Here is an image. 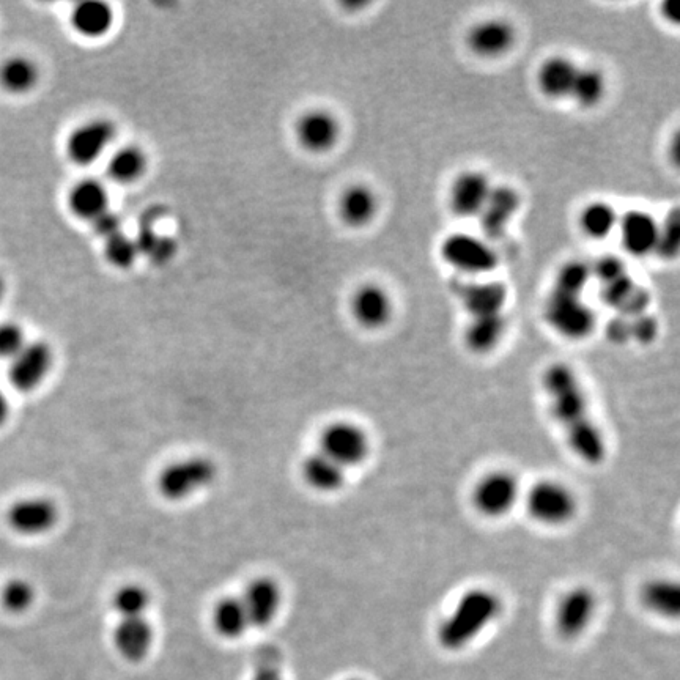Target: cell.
<instances>
[{
    "mask_svg": "<svg viewBox=\"0 0 680 680\" xmlns=\"http://www.w3.org/2000/svg\"><path fill=\"white\" fill-rule=\"evenodd\" d=\"M542 389L551 418L580 462L600 466L608 457V441L595 421L588 392L573 367L555 363L542 375Z\"/></svg>",
    "mask_w": 680,
    "mask_h": 680,
    "instance_id": "1",
    "label": "cell"
},
{
    "mask_svg": "<svg viewBox=\"0 0 680 680\" xmlns=\"http://www.w3.org/2000/svg\"><path fill=\"white\" fill-rule=\"evenodd\" d=\"M503 610V599L493 589H466L437 625L438 646L451 654L465 651L501 618Z\"/></svg>",
    "mask_w": 680,
    "mask_h": 680,
    "instance_id": "2",
    "label": "cell"
},
{
    "mask_svg": "<svg viewBox=\"0 0 680 680\" xmlns=\"http://www.w3.org/2000/svg\"><path fill=\"white\" fill-rule=\"evenodd\" d=\"M522 506L528 518L548 529L566 528L580 514L577 492L555 477H544L525 488Z\"/></svg>",
    "mask_w": 680,
    "mask_h": 680,
    "instance_id": "3",
    "label": "cell"
},
{
    "mask_svg": "<svg viewBox=\"0 0 680 680\" xmlns=\"http://www.w3.org/2000/svg\"><path fill=\"white\" fill-rule=\"evenodd\" d=\"M522 482L507 468L485 471L477 477L470 492V503L479 517L503 520L522 504Z\"/></svg>",
    "mask_w": 680,
    "mask_h": 680,
    "instance_id": "4",
    "label": "cell"
},
{
    "mask_svg": "<svg viewBox=\"0 0 680 680\" xmlns=\"http://www.w3.org/2000/svg\"><path fill=\"white\" fill-rule=\"evenodd\" d=\"M218 466L202 455L175 460L164 466L156 477V487L169 501H185L215 484Z\"/></svg>",
    "mask_w": 680,
    "mask_h": 680,
    "instance_id": "5",
    "label": "cell"
},
{
    "mask_svg": "<svg viewBox=\"0 0 680 680\" xmlns=\"http://www.w3.org/2000/svg\"><path fill=\"white\" fill-rule=\"evenodd\" d=\"M318 452L342 466L345 471L358 468L372 454V438L363 425L353 421L329 422L318 438Z\"/></svg>",
    "mask_w": 680,
    "mask_h": 680,
    "instance_id": "6",
    "label": "cell"
},
{
    "mask_svg": "<svg viewBox=\"0 0 680 680\" xmlns=\"http://www.w3.org/2000/svg\"><path fill=\"white\" fill-rule=\"evenodd\" d=\"M599 611V595L588 584H575L562 592L556 602V633L562 640L575 641L591 629Z\"/></svg>",
    "mask_w": 680,
    "mask_h": 680,
    "instance_id": "7",
    "label": "cell"
},
{
    "mask_svg": "<svg viewBox=\"0 0 680 680\" xmlns=\"http://www.w3.org/2000/svg\"><path fill=\"white\" fill-rule=\"evenodd\" d=\"M548 325L569 340H583L591 336L595 328V314L581 296L553 290L545 304Z\"/></svg>",
    "mask_w": 680,
    "mask_h": 680,
    "instance_id": "8",
    "label": "cell"
},
{
    "mask_svg": "<svg viewBox=\"0 0 680 680\" xmlns=\"http://www.w3.org/2000/svg\"><path fill=\"white\" fill-rule=\"evenodd\" d=\"M441 255L455 270L466 274H488L498 267L495 249L470 233H452L441 244Z\"/></svg>",
    "mask_w": 680,
    "mask_h": 680,
    "instance_id": "9",
    "label": "cell"
},
{
    "mask_svg": "<svg viewBox=\"0 0 680 680\" xmlns=\"http://www.w3.org/2000/svg\"><path fill=\"white\" fill-rule=\"evenodd\" d=\"M117 136V126L106 119H95L79 125L67 141L68 158L78 166H90L108 152Z\"/></svg>",
    "mask_w": 680,
    "mask_h": 680,
    "instance_id": "10",
    "label": "cell"
},
{
    "mask_svg": "<svg viewBox=\"0 0 680 680\" xmlns=\"http://www.w3.org/2000/svg\"><path fill=\"white\" fill-rule=\"evenodd\" d=\"M54 363V353L46 342H27L23 350L10 361L8 378L18 391L30 392L46 380Z\"/></svg>",
    "mask_w": 680,
    "mask_h": 680,
    "instance_id": "11",
    "label": "cell"
},
{
    "mask_svg": "<svg viewBox=\"0 0 680 680\" xmlns=\"http://www.w3.org/2000/svg\"><path fill=\"white\" fill-rule=\"evenodd\" d=\"M7 522L15 533L41 536L57 525L59 509L46 498L19 499L8 509Z\"/></svg>",
    "mask_w": 680,
    "mask_h": 680,
    "instance_id": "12",
    "label": "cell"
},
{
    "mask_svg": "<svg viewBox=\"0 0 680 680\" xmlns=\"http://www.w3.org/2000/svg\"><path fill=\"white\" fill-rule=\"evenodd\" d=\"M492 183L479 170H466L452 182L449 189V207L459 218H474L481 215L492 193Z\"/></svg>",
    "mask_w": 680,
    "mask_h": 680,
    "instance_id": "13",
    "label": "cell"
},
{
    "mask_svg": "<svg viewBox=\"0 0 680 680\" xmlns=\"http://www.w3.org/2000/svg\"><path fill=\"white\" fill-rule=\"evenodd\" d=\"M296 139L311 153H326L339 142V120L331 112L312 109L304 112L295 125Z\"/></svg>",
    "mask_w": 680,
    "mask_h": 680,
    "instance_id": "14",
    "label": "cell"
},
{
    "mask_svg": "<svg viewBox=\"0 0 680 680\" xmlns=\"http://www.w3.org/2000/svg\"><path fill=\"white\" fill-rule=\"evenodd\" d=\"M240 599L248 613L251 627H267L281 610L282 591L278 581L273 578H254L249 581Z\"/></svg>",
    "mask_w": 680,
    "mask_h": 680,
    "instance_id": "15",
    "label": "cell"
},
{
    "mask_svg": "<svg viewBox=\"0 0 680 680\" xmlns=\"http://www.w3.org/2000/svg\"><path fill=\"white\" fill-rule=\"evenodd\" d=\"M520 208V196L510 186H493L487 204L482 208L481 227L488 240H499L504 237L510 221Z\"/></svg>",
    "mask_w": 680,
    "mask_h": 680,
    "instance_id": "16",
    "label": "cell"
},
{
    "mask_svg": "<svg viewBox=\"0 0 680 680\" xmlns=\"http://www.w3.org/2000/svg\"><path fill=\"white\" fill-rule=\"evenodd\" d=\"M352 314L364 329L385 328L392 318L391 296L380 285H361L352 298Z\"/></svg>",
    "mask_w": 680,
    "mask_h": 680,
    "instance_id": "17",
    "label": "cell"
},
{
    "mask_svg": "<svg viewBox=\"0 0 680 680\" xmlns=\"http://www.w3.org/2000/svg\"><path fill=\"white\" fill-rule=\"evenodd\" d=\"M515 41L514 27L503 19H487L476 24L468 34V46L476 56L495 59L512 48Z\"/></svg>",
    "mask_w": 680,
    "mask_h": 680,
    "instance_id": "18",
    "label": "cell"
},
{
    "mask_svg": "<svg viewBox=\"0 0 680 680\" xmlns=\"http://www.w3.org/2000/svg\"><path fill=\"white\" fill-rule=\"evenodd\" d=\"M460 300L471 318L501 315L507 303L506 285L501 282H470L460 287Z\"/></svg>",
    "mask_w": 680,
    "mask_h": 680,
    "instance_id": "19",
    "label": "cell"
},
{
    "mask_svg": "<svg viewBox=\"0 0 680 680\" xmlns=\"http://www.w3.org/2000/svg\"><path fill=\"white\" fill-rule=\"evenodd\" d=\"M618 226L621 230L622 244L629 254L644 257L657 249L660 226L649 213L640 210L629 211L619 221Z\"/></svg>",
    "mask_w": 680,
    "mask_h": 680,
    "instance_id": "20",
    "label": "cell"
},
{
    "mask_svg": "<svg viewBox=\"0 0 680 680\" xmlns=\"http://www.w3.org/2000/svg\"><path fill=\"white\" fill-rule=\"evenodd\" d=\"M115 649L128 662H141L153 646V629L145 618L120 619L114 632Z\"/></svg>",
    "mask_w": 680,
    "mask_h": 680,
    "instance_id": "21",
    "label": "cell"
},
{
    "mask_svg": "<svg viewBox=\"0 0 680 680\" xmlns=\"http://www.w3.org/2000/svg\"><path fill=\"white\" fill-rule=\"evenodd\" d=\"M640 602L644 610L657 618L677 619L680 613L679 583L668 577L652 578L641 586Z\"/></svg>",
    "mask_w": 680,
    "mask_h": 680,
    "instance_id": "22",
    "label": "cell"
},
{
    "mask_svg": "<svg viewBox=\"0 0 680 680\" xmlns=\"http://www.w3.org/2000/svg\"><path fill=\"white\" fill-rule=\"evenodd\" d=\"M578 68L567 57L553 56L545 60L537 71L540 93L550 100L570 97Z\"/></svg>",
    "mask_w": 680,
    "mask_h": 680,
    "instance_id": "23",
    "label": "cell"
},
{
    "mask_svg": "<svg viewBox=\"0 0 680 680\" xmlns=\"http://www.w3.org/2000/svg\"><path fill=\"white\" fill-rule=\"evenodd\" d=\"M507 331L504 314L471 318L465 328V345L476 355H488L501 345Z\"/></svg>",
    "mask_w": 680,
    "mask_h": 680,
    "instance_id": "24",
    "label": "cell"
},
{
    "mask_svg": "<svg viewBox=\"0 0 680 680\" xmlns=\"http://www.w3.org/2000/svg\"><path fill=\"white\" fill-rule=\"evenodd\" d=\"M347 474L348 471L328 459L322 452H314L304 460V481L318 493L340 492L347 484Z\"/></svg>",
    "mask_w": 680,
    "mask_h": 680,
    "instance_id": "25",
    "label": "cell"
},
{
    "mask_svg": "<svg viewBox=\"0 0 680 680\" xmlns=\"http://www.w3.org/2000/svg\"><path fill=\"white\" fill-rule=\"evenodd\" d=\"M68 205L74 216L95 221L104 211L109 210L108 189L95 178H85L71 188Z\"/></svg>",
    "mask_w": 680,
    "mask_h": 680,
    "instance_id": "26",
    "label": "cell"
},
{
    "mask_svg": "<svg viewBox=\"0 0 680 680\" xmlns=\"http://www.w3.org/2000/svg\"><path fill=\"white\" fill-rule=\"evenodd\" d=\"M378 199L366 185H353L345 189L339 200L340 218L348 226L364 227L377 215Z\"/></svg>",
    "mask_w": 680,
    "mask_h": 680,
    "instance_id": "27",
    "label": "cell"
},
{
    "mask_svg": "<svg viewBox=\"0 0 680 680\" xmlns=\"http://www.w3.org/2000/svg\"><path fill=\"white\" fill-rule=\"evenodd\" d=\"M112 23H114L112 8L98 0L81 2L71 13V26L82 37H104L112 29Z\"/></svg>",
    "mask_w": 680,
    "mask_h": 680,
    "instance_id": "28",
    "label": "cell"
},
{
    "mask_svg": "<svg viewBox=\"0 0 680 680\" xmlns=\"http://www.w3.org/2000/svg\"><path fill=\"white\" fill-rule=\"evenodd\" d=\"M40 81V68L29 57L15 56L0 65V87L13 95L32 92Z\"/></svg>",
    "mask_w": 680,
    "mask_h": 680,
    "instance_id": "29",
    "label": "cell"
},
{
    "mask_svg": "<svg viewBox=\"0 0 680 680\" xmlns=\"http://www.w3.org/2000/svg\"><path fill=\"white\" fill-rule=\"evenodd\" d=\"M213 625L219 635L229 640L240 638L248 632L251 622L240 597H224L216 603L213 608Z\"/></svg>",
    "mask_w": 680,
    "mask_h": 680,
    "instance_id": "30",
    "label": "cell"
},
{
    "mask_svg": "<svg viewBox=\"0 0 680 680\" xmlns=\"http://www.w3.org/2000/svg\"><path fill=\"white\" fill-rule=\"evenodd\" d=\"M147 169V158L141 148L126 145L117 148L108 161V174L111 180L120 185L137 182Z\"/></svg>",
    "mask_w": 680,
    "mask_h": 680,
    "instance_id": "31",
    "label": "cell"
},
{
    "mask_svg": "<svg viewBox=\"0 0 680 680\" xmlns=\"http://www.w3.org/2000/svg\"><path fill=\"white\" fill-rule=\"evenodd\" d=\"M605 92H607V82L599 70L578 68L572 92H570V97L577 101L578 106L584 109L595 108L605 97Z\"/></svg>",
    "mask_w": 680,
    "mask_h": 680,
    "instance_id": "32",
    "label": "cell"
},
{
    "mask_svg": "<svg viewBox=\"0 0 680 680\" xmlns=\"http://www.w3.org/2000/svg\"><path fill=\"white\" fill-rule=\"evenodd\" d=\"M619 218L611 205L605 202H592L584 207L580 215V227L589 238L603 240L610 237L618 227Z\"/></svg>",
    "mask_w": 680,
    "mask_h": 680,
    "instance_id": "33",
    "label": "cell"
},
{
    "mask_svg": "<svg viewBox=\"0 0 680 680\" xmlns=\"http://www.w3.org/2000/svg\"><path fill=\"white\" fill-rule=\"evenodd\" d=\"M150 600V594L144 586L130 583L115 591L112 605L120 619L145 618Z\"/></svg>",
    "mask_w": 680,
    "mask_h": 680,
    "instance_id": "34",
    "label": "cell"
},
{
    "mask_svg": "<svg viewBox=\"0 0 680 680\" xmlns=\"http://www.w3.org/2000/svg\"><path fill=\"white\" fill-rule=\"evenodd\" d=\"M139 252H141L139 243H136L133 238L126 237L125 233H117L114 237L106 240V257H108L112 267H133Z\"/></svg>",
    "mask_w": 680,
    "mask_h": 680,
    "instance_id": "35",
    "label": "cell"
},
{
    "mask_svg": "<svg viewBox=\"0 0 680 680\" xmlns=\"http://www.w3.org/2000/svg\"><path fill=\"white\" fill-rule=\"evenodd\" d=\"M591 278V270L584 263L569 262L559 270L556 278V292L567 293V295L581 296L584 287L588 285Z\"/></svg>",
    "mask_w": 680,
    "mask_h": 680,
    "instance_id": "36",
    "label": "cell"
},
{
    "mask_svg": "<svg viewBox=\"0 0 680 680\" xmlns=\"http://www.w3.org/2000/svg\"><path fill=\"white\" fill-rule=\"evenodd\" d=\"M35 591L26 580H12L2 591V603L12 613H23L34 603Z\"/></svg>",
    "mask_w": 680,
    "mask_h": 680,
    "instance_id": "37",
    "label": "cell"
},
{
    "mask_svg": "<svg viewBox=\"0 0 680 680\" xmlns=\"http://www.w3.org/2000/svg\"><path fill=\"white\" fill-rule=\"evenodd\" d=\"M27 344L23 328L13 322L0 323V358L12 361Z\"/></svg>",
    "mask_w": 680,
    "mask_h": 680,
    "instance_id": "38",
    "label": "cell"
},
{
    "mask_svg": "<svg viewBox=\"0 0 680 680\" xmlns=\"http://www.w3.org/2000/svg\"><path fill=\"white\" fill-rule=\"evenodd\" d=\"M679 249V218L676 213L666 219L665 224L658 229L657 249L655 252L673 257Z\"/></svg>",
    "mask_w": 680,
    "mask_h": 680,
    "instance_id": "39",
    "label": "cell"
},
{
    "mask_svg": "<svg viewBox=\"0 0 680 680\" xmlns=\"http://www.w3.org/2000/svg\"><path fill=\"white\" fill-rule=\"evenodd\" d=\"M657 320L651 315L643 314L635 317L630 323V337L640 344H649L657 337Z\"/></svg>",
    "mask_w": 680,
    "mask_h": 680,
    "instance_id": "40",
    "label": "cell"
},
{
    "mask_svg": "<svg viewBox=\"0 0 680 680\" xmlns=\"http://www.w3.org/2000/svg\"><path fill=\"white\" fill-rule=\"evenodd\" d=\"M597 271V276H599L600 281L605 282V284H611V282L619 281V279L625 276L624 263L621 260L616 259V257H605V259L600 260L595 267Z\"/></svg>",
    "mask_w": 680,
    "mask_h": 680,
    "instance_id": "41",
    "label": "cell"
},
{
    "mask_svg": "<svg viewBox=\"0 0 680 680\" xmlns=\"http://www.w3.org/2000/svg\"><path fill=\"white\" fill-rule=\"evenodd\" d=\"M92 222L98 235L106 238V240L114 237L117 233L122 232V229H120V218L115 215V213H112V211H104L103 215L98 216V218Z\"/></svg>",
    "mask_w": 680,
    "mask_h": 680,
    "instance_id": "42",
    "label": "cell"
},
{
    "mask_svg": "<svg viewBox=\"0 0 680 680\" xmlns=\"http://www.w3.org/2000/svg\"><path fill=\"white\" fill-rule=\"evenodd\" d=\"M608 337H610L616 344H622V342H627V340L632 339L630 337V322L624 320V318H616L613 322L608 325Z\"/></svg>",
    "mask_w": 680,
    "mask_h": 680,
    "instance_id": "43",
    "label": "cell"
},
{
    "mask_svg": "<svg viewBox=\"0 0 680 680\" xmlns=\"http://www.w3.org/2000/svg\"><path fill=\"white\" fill-rule=\"evenodd\" d=\"M677 12H679V4H676V2H666V4L663 5V15H665L669 21H673V23L679 21V13Z\"/></svg>",
    "mask_w": 680,
    "mask_h": 680,
    "instance_id": "44",
    "label": "cell"
},
{
    "mask_svg": "<svg viewBox=\"0 0 680 680\" xmlns=\"http://www.w3.org/2000/svg\"><path fill=\"white\" fill-rule=\"evenodd\" d=\"M252 680H282L279 676L278 671L273 668H262L255 673L254 679Z\"/></svg>",
    "mask_w": 680,
    "mask_h": 680,
    "instance_id": "45",
    "label": "cell"
},
{
    "mask_svg": "<svg viewBox=\"0 0 680 680\" xmlns=\"http://www.w3.org/2000/svg\"><path fill=\"white\" fill-rule=\"evenodd\" d=\"M8 413H10V407H8L7 397H5L4 392L0 391V425L5 424V421L8 419Z\"/></svg>",
    "mask_w": 680,
    "mask_h": 680,
    "instance_id": "46",
    "label": "cell"
},
{
    "mask_svg": "<svg viewBox=\"0 0 680 680\" xmlns=\"http://www.w3.org/2000/svg\"><path fill=\"white\" fill-rule=\"evenodd\" d=\"M5 295V281L2 276H0V301H2V298H4Z\"/></svg>",
    "mask_w": 680,
    "mask_h": 680,
    "instance_id": "47",
    "label": "cell"
},
{
    "mask_svg": "<svg viewBox=\"0 0 680 680\" xmlns=\"http://www.w3.org/2000/svg\"><path fill=\"white\" fill-rule=\"evenodd\" d=\"M347 680H363V679H347Z\"/></svg>",
    "mask_w": 680,
    "mask_h": 680,
    "instance_id": "48",
    "label": "cell"
}]
</instances>
